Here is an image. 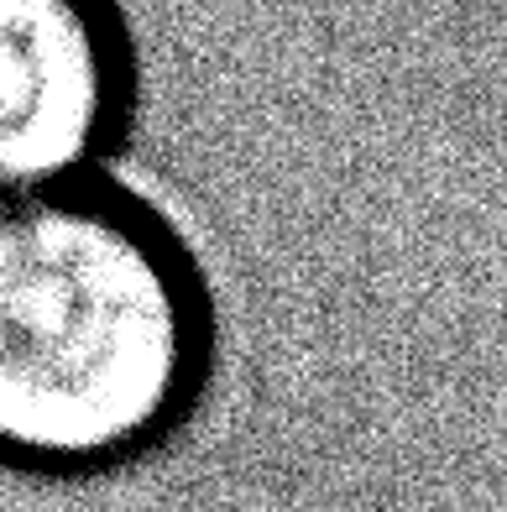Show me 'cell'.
<instances>
[{
	"instance_id": "6da1fadb",
	"label": "cell",
	"mask_w": 507,
	"mask_h": 512,
	"mask_svg": "<svg viewBox=\"0 0 507 512\" xmlns=\"http://www.w3.org/2000/svg\"><path fill=\"white\" fill-rule=\"evenodd\" d=\"M215 293L183 230L110 178L0 204V471L100 481L210 398Z\"/></svg>"
},
{
	"instance_id": "7a4b0ae2",
	"label": "cell",
	"mask_w": 507,
	"mask_h": 512,
	"mask_svg": "<svg viewBox=\"0 0 507 512\" xmlns=\"http://www.w3.org/2000/svg\"><path fill=\"white\" fill-rule=\"evenodd\" d=\"M136 110L126 0H0V204L100 178Z\"/></svg>"
}]
</instances>
